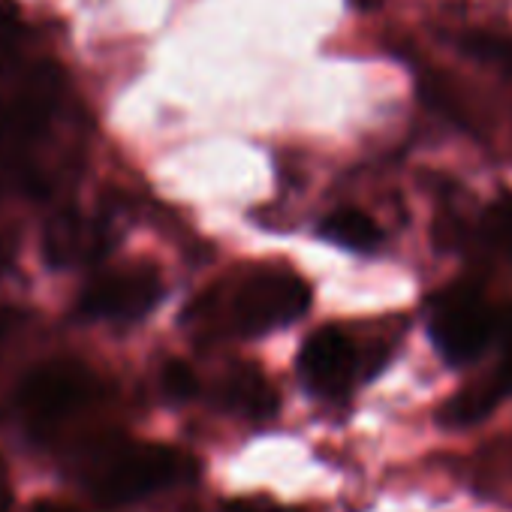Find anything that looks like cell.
Here are the masks:
<instances>
[{
    "label": "cell",
    "instance_id": "5b68a950",
    "mask_svg": "<svg viewBox=\"0 0 512 512\" xmlns=\"http://www.w3.org/2000/svg\"><path fill=\"white\" fill-rule=\"evenodd\" d=\"M94 395V380L73 365H43L19 386V404L34 425H52L76 413Z\"/></svg>",
    "mask_w": 512,
    "mask_h": 512
},
{
    "label": "cell",
    "instance_id": "7c38bea8",
    "mask_svg": "<svg viewBox=\"0 0 512 512\" xmlns=\"http://www.w3.org/2000/svg\"><path fill=\"white\" fill-rule=\"evenodd\" d=\"M461 52L476 61H488V64L512 70V37L509 34H485V31L467 34V37H461Z\"/></svg>",
    "mask_w": 512,
    "mask_h": 512
},
{
    "label": "cell",
    "instance_id": "ac0fdd59",
    "mask_svg": "<svg viewBox=\"0 0 512 512\" xmlns=\"http://www.w3.org/2000/svg\"><path fill=\"white\" fill-rule=\"evenodd\" d=\"M10 326H13V317H10L7 311H0V335H4V332H7Z\"/></svg>",
    "mask_w": 512,
    "mask_h": 512
},
{
    "label": "cell",
    "instance_id": "2e32d148",
    "mask_svg": "<svg viewBox=\"0 0 512 512\" xmlns=\"http://www.w3.org/2000/svg\"><path fill=\"white\" fill-rule=\"evenodd\" d=\"M28 512H79L70 503H58V500H37Z\"/></svg>",
    "mask_w": 512,
    "mask_h": 512
},
{
    "label": "cell",
    "instance_id": "ba28073f",
    "mask_svg": "<svg viewBox=\"0 0 512 512\" xmlns=\"http://www.w3.org/2000/svg\"><path fill=\"white\" fill-rule=\"evenodd\" d=\"M223 401H226V407H232L235 413H241L247 419H269L278 410L275 386L256 368H238L226 380Z\"/></svg>",
    "mask_w": 512,
    "mask_h": 512
},
{
    "label": "cell",
    "instance_id": "9c48e42d",
    "mask_svg": "<svg viewBox=\"0 0 512 512\" xmlns=\"http://www.w3.org/2000/svg\"><path fill=\"white\" fill-rule=\"evenodd\" d=\"M473 238L494 260L512 263V193H503L482 208L473 226Z\"/></svg>",
    "mask_w": 512,
    "mask_h": 512
},
{
    "label": "cell",
    "instance_id": "30bf717a",
    "mask_svg": "<svg viewBox=\"0 0 512 512\" xmlns=\"http://www.w3.org/2000/svg\"><path fill=\"white\" fill-rule=\"evenodd\" d=\"M323 238L350 250H374L383 241L380 226L359 208H338L323 220Z\"/></svg>",
    "mask_w": 512,
    "mask_h": 512
},
{
    "label": "cell",
    "instance_id": "4fadbf2b",
    "mask_svg": "<svg viewBox=\"0 0 512 512\" xmlns=\"http://www.w3.org/2000/svg\"><path fill=\"white\" fill-rule=\"evenodd\" d=\"M163 389L172 398L184 401V398H190L196 392V374L184 362H169L166 371H163Z\"/></svg>",
    "mask_w": 512,
    "mask_h": 512
},
{
    "label": "cell",
    "instance_id": "8992f818",
    "mask_svg": "<svg viewBox=\"0 0 512 512\" xmlns=\"http://www.w3.org/2000/svg\"><path fill=\"white\" fill-rule=\"evenodd\" d=\"M160 296L163 287L157 275L151 269H133L94 281L85 290L79 311L85 317H100V320H139L160 302Z\"/></svg>",
    "mask_w": 512,
    "mask_h": 512
},
{
    "label": "cell",
    "instance_id": "e0dca14e",
    "mask_svg": "<svg viewBox=\"0 0 512 512\" xmlns=\"http://www.w3.org/2000/svg\"><path fill=\"white\" fill-rule=\"evenodd\" d=\"M353 4H356L359 10H377V7H380V0H353Z\"/></svg>",
    "mask_w": 512,
    "mask_h": 512
},
{
    "label": "cell",
    "instance_id": "7a4b0ae2",
    "mask_svg": "<svg viewBox=\"0 0 512 512\" xmlns=\"http://www.w3.org/2000/svg\"><path fill=\"white\" fill-rule=\"evenodd\" d=\"M428 338L449 368L476 365L500 338V311L476 284H452L428 299Z\"/></svg>",
    "mask_w": 512,
    "mask_h": 512
},
{
    "label": "cell",
    "instance_id": "3957f363",
    "mask_svg": "<svg viewBox=\"0 0 512 512\" xmlns=\"http://www.w3.org/2000/svg\"><path fill=\"white\" fill-rule=\"evenodd\" d=\"M311 308V287L293 272H260L241 284L232 320L241 335H266L296 323Z\"/></svg>",
    "mask_w": 512,
    "mask_h": 512
},
{
    "label": "cell",
    "instance_id": "9a60e30c",
    "mask_svg": "<svg viewBox=\"0 0 512 512\" xmlns=\"http://www.w3.org/2000/svg\"><path fill=\"white\" fill-rule=\"evenodd\" d=\"M0 512H13V488L4 461H0Z\"/></svg>",
    "mask_w": 512,
    "mask_h": 512
},
{
    "label": "cell",
    "instance_id": "6da1fadb",
    "mask_svg": "<svg viewBox=\"0 0 512 512\" xmlns=\"http://www.w3.org/2000/svg\"><path fill=\"white\" fill-rule=\"evenodd\" d=\"M193 476L196 461L175 446L124 443L91 464L88 488L100 503L121 506L142 500L154 491H163L169 485L190 482Z\"/></svg>",
    "mask_w": 512,
    "mask_h": 512
},
{
    "label": "cell",
    "instance_id": "5bb4252c",
    "mask_svg": "<svg viewBox=\"0 0 512 512\" xmlns=\"http://www.w3.org/2000/svg\"><path fill=\"white\" fill-rule=\"evenodd\" d=\"M269 503L263 500H250V497H235V500H226L220 512H266Z\"/></svg>",
    "mask_w": 512,
    "mask_h": 512
},
{
    "label": "cell",
    "instance_id": "8fae6325",
    "mask_svg": "<svg viewBox=\"0 0 512 512\" xmlns=\"http://www.w3.org/2000/svg\"><path fill=\"white\" fill-rule=\"evenodd\" d=\"M473 473V488L479 494L500 497L512 485V440H494L479 449V455L470 464Z\"/></svg>",
    "mask_w": 512,
    "mask_h": 512
},
{
    "label": "cell",
    "instance_id": "52a82bcc",
    "mask_svg": "<svg viewBox=\"0 0 512 512\" xmlns=\"http://www.w3.org/2000/svg\"><path fill=\"white\" fill-rule=\"evenodd\" d=\"M500 401H503V392L488 371L479 380H470L467 386H461L452 398H446L443 407L437 410V422L443 428H470L488 419Z\"/></svg>",
    "mask_w": 512,
    "mask_h": 512
},
{
    "label": "cell",
    "instance_id": "277c9868",
    "mask_svg": "<svg viewBox=\"0 0 512 512\" xmlns=\"http://www.w3.org/2000/svg\"><path fill=\"white\" fill-rule=\"evenodd\" d=\"M299 377L311 395L323 401H344L359 380H368L374 374L365 365L362 350L344 329L323 326L299 350Z\"/></svg>",
    "mask_w": 512,
    "mask_h": 512
},
{
    "label": "cell",
    "instance_id": "d6986e66",
    "mask_svg": "<svg viewBox=\"0 0 512 512\" xmlns=\"http://www.w3.org/2000/svg\"><path fill=\"white\" fill-rule=\"evenodd\" d=\"M266 512H305V509H290V506H275V503H269Z\"/></svg>",
    "mask_w": 512,
    "mask_h": 512
}]
</instances>
